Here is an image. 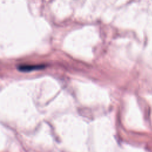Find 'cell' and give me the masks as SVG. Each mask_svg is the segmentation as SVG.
Masks as SVG:
<instances>
[{
	"instance_id": "obj_1",
	"label": "cell",
	"mask_w": 152,
	"mask_h": 152,
	"mask_svg": "<svg viewBox=\"0 0 152 152\" xmlns=\"http://www.w3.org/2000/svg\"><path fill=\"white\" fill-rule=\"evenodd\" d=\"M45 67L43 65H23L18 66V70L23 72H28L33 70L42 69Z\"/></svg>"
}]
</instances>
